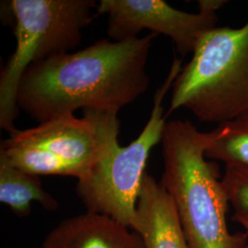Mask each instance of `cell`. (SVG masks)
Returning <instances> with one entry per match:
<instances>
[{
	"label": "cell",
	"mask_w": 248,
	"mask_h": 248,
	"mask_svg": "<svg viewBox=\"0 0 248 248\" xmlns=\"http://www.w3.org/2000/svg\"><path fill=\"white\" fill-rule=\"evenodd\" d=\"M156 37L103 39L31 64L18 84V108L40 124L79 108L118 113L148 89L146 64Z\"/></svg>",
	"instance_id": "6da1fadb"
},
{
	"label": "cell",
	"mask_w": 248,
	"mask_h": 248,
	"mask_svg": "<svg viewBox=\"0 0 248 248\" xmlns=\"http://www.w3.org/2000/svg\"><path fill=\"white\" fill-rule=\"evenodd\" d=\"M160 181L171 196L189 248H246L248 234L231 232L229 201L215 165L204 154L202 132L189 121L168 122Z\"/></svg>",
	"instance_id": "7a4b0ae2"
},
{
	"label": "cell",
	"mask_w": 248,
	"mask_h": 248,
	"mask_svg": "<svg viewBox=\"0 0 248 248\" xmlns=\"http://www.w3.org/2000/svg\"><path fill=\"white\" fill-rule=\"evenodd\" d=\"M172 89L167 115L186 108L218 125L248 112V20L240 28L208 31Z\"/></svg>",
	"instance_id": "3957f363"
},
{
	"label": "cell",
	"mask_w": 248,
	"mask_h": 248,
	"mask_svg": "<svg viewBox=\"0 0 248 248\" xmlns=\"http://www.w3.org/2000/svg\"><path fill=\"white\" fill-rule=\"evenodd\" d=\"M115 112L84 109V116H62L26 130L9 133L0 154L15 168L40 176L80 180L120 144Z\"/></svg>",
	"instance_id": "277c9868"
},
{
	"label": "cell",
	"mask_w": 248,
	"mask_h": 248,
	"mask_svg": "<svg viewBox=\"0 0 248 248\" xmlns=\"http://www.w3.org/2000/svg\"><path fill=\"white\" fill-rule=\"evenodd\" d=\"M94 0H12L16 49L0 75V126L10 133L18 113L20 79L33 63L70 53L92 20Z\"/></svg>",
	"instance_id": "5b68a950"
},
{
	"label": "cell",
	"mask_w": 248,
	"mask_h": 248,
	"mask_svg": "<svg viewBox=\"0 0 248 248\" xmlns=\"http://www.w3.org/2000/svg\"><path fill=\"white\" fill-rule=\"evenodd\" d=\"M182 70V60L175 58L169 75L154 97L150 118L142 133L129 145H121L78 180L77 193L87 212L113 218L133 230L136 206L152 149L162 142L167 116L163 99Z\"/></svg>",
	"instance_id": "8992f818"
},
{
	"label": "cell",
	"mask_w": 248,
	"mask_h": 248,
	"mask_svg": "<svg viewBox=\"0 0 248 248\" xmlns=\"http://www.w3.org/2000/svg\"><path fill=\"white\" fill-rule=\"evenodd\" d=\"M98 14L108 15V34L115 42L138 37L142 30L169 37L178 53H193L208 31L216 27V14L189 13L163 0H101Z\"/></svg>",
	"instance_id": "52a82bcc"
},
{
	"label": "cell",
	"mask_w": 248,
	"mask_h": 248,
	"mask_svg": "<svg viewBox=\"0 0 248 248\" xmlns=\"http://www.w3.org/2000/svg\"><path fill=\"white\" fill-rule=\"evenodd\" d=\"M133 231L144 248H189L171 196L145 173L136 206Z\"/></svg>",
	"instance_id": "ba28073f"
},
{
	"label": "cell",
	"mask_w": 248,
	"mask_h": 248,
	"mask_svg": "<svg viewBox=\"0 0 248 248\" xmlns=\"http://www.w3.org/2000/svg\"><path fill=\"white\" fill-rule=\"evenodd\" d=\"M41 248H144L141 237L113 218L86 212L58 223Z\"/></svg>",
	"instance_id": "9c48e42d"
},
{
	"label": "cell",
	"mask_w": 248,
	"mask_h": 248,
	"mask_svg": "<svg viewBox=\"0 0 248 248\" xmlns=\"http://www.w3.org/2000/svg\"><path fill=\"white\" fill-rule=\"evenodd\" d=\"M0 202L8 205L18 217H27L31 202H37L46 211L58 209V202L46 192L39 177L15 168L0 154Z\"/></svg>",
	"instance_id": "30bf717a"
},
{
	"label": "cell",
	"mask_w": 248,
	"mask_h": 248,
	"mask_svg": "<svg viewBox=\"0 0 248 248\" xmlns=\"http://www.w3.org/2000/svg\"><path fill=\"white\" fill-rule=\"evenodd\" d=\"M202 142L207 158L248 169V112L202 133Z\"/></svg>",
	"instance_id": "8fae6325"
},
{
	"label": "cell",
	"mask_w": 248,
	"mask_h": 248,
	"mask_svg": "<svg viewBox=\"0 0 248 248\" xmlns=\"http://www.w3.org/2000/svg\"><path fill=\"white\" fill-rule=\"evenodd\" d=\"M222 182L234 213L248 215V169L225 167Z\"/></svg>",
	"instance_id": "7c38bea8"
},
{
	"label": "cell",
	"mask_w": 248,
	"mask_h": 248,
	"mask_svg": "<svg viewBox=\"0 0 248 248\" xmlns=\"http://www.w3.org/2000/svg\"><path fill=\"white\" fill-rule=\"evenodd\" d=\"M199 11L208 14H216V12L227 3L225 0H200L198 1Z\"/></svg>",
	"instance_id": "4fadbf2b"
},
{
	"label": "cell",
	"mask_w": 248,
	"mask_h": 248,
	"mask_svg": "<svg viewBox=\"0 0 248 248\" xmlns=\"http://www.w3.org/2000/svg\"><path fill=\"white\" fill-rule=\"evenodd\" d=\"M232 220L234 221V222H238L239 224H241L243 227H244V229H245V232H247L248 234V214H244V213H234L233 214V216H232ZM246 248H248V247Z\"/></svg>",
	"instance_id": "5bb4252c"
}]
</instances>
